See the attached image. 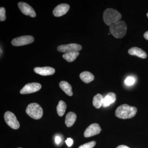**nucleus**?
Returning <instances> with one entry per match:
<instances>
[{
  "label": "nucleus",
  "instance_id": "1",
  "mask_svg": "<svg viewBox=\"0 0 148 148\" xmlns=\"http://www.w3.org/2000/svg\"><path fill=\"white\" fill-rule=\"evenodd\" d=\"M137 112V109L135 107L127 104H123L119 106L115 111L116 116L122 119L132 118Z\"/></svg>",
  "mask_w": 148,
  "mask_h": 148
},
{
  "label": "nucleus",
  "instance_id": "2",
  "mask_svg": "<svg viewBox=\"0 0 148 148\" xmlns=\"http://www.w3.org/2000/svg\"><path fill=\"white\" fill-rule=\"evenodd\" d=\"M121 18V14L114 9H107L103 13V20L105 23L110 27L119 21Z\"/></svg>",
  "mask_w": 148,
  "mask_h": 148
},
{
  "label": "nucleus",
  "instance_id": "3",
  "mask_svg": "<svg viewBox=\"0 0 148 148\" xmlns=\"http://www.w3.org/2000/svg\"><path fill=\"white\" fill-rule=\"evenodd\" d=\"M127 29V25L125 21H119L110 26V32L115 38H121L125 36Z\"/></svg>",
  "mask_w": 148,
  "mask_h": 148
},
{
  "label": "nucleus",
  "instance_id": "4",
  "mask_svg": "<svg viewBox=\"0 0 148 148\" xmlns=\"http://www.w3.org/2000/svg\"><path fill=\"white\" fill-rule=\"evenodd\" d=\"M26 112L29 116L35 119H40L43 115L42 108L36 103H31L28 105Z\"/></svg>",
  "mask_w": 148,
  "mask_h": 148
},
{
  "label": "nucleus",
  "instance_id": "5",
  "mask_svg": "<svg viewBox=\"0 0 148 148\" xmlns=\"http://www.w3.org/2000/svg\"><path fill=\"white\" fill-rule=\"evenodd\" d=\"M4 119L7 124L12 129H18L20 127V124L16 116L11 112H6L4 114Z\"/></svg>",
  "mask_w": 148,
  "mask_h": 148
},
{
  "label": "nucleus",
  "instance_id": "6",
  "mask_svg": "<svg viewBox=\"0 0 148 148\" xmlns=\"http://www.w3.org/2000/svg\"><path fill=\"white\" fill-rule=\"evenodd\" d=\"M34 40V37L31 36H24L14 39L12 44L15 46H20L32 43Z\"/></svg>",
  "mask_w": 148,
  "mask_h": 148
},
{
  "label": "nucleus",
  "instance_id": "7",
  "mask_svg": "<svg viewBox=\"0 0 148 148\" xmlns=\"http://www.w3.org/2000/svg\"><path fill=\"white\" fill-rule=\"evenodd\" d=\"M41 85L38 83H31L27 84L20 90L21 94H29L38 91L41 88Z\"/></svg>",
  "mask_w": 148,
  "mask_h": 148
},
{
  "label": "nucleus",
  "instance_id": "8",
  "mask_svg": "<svg viewBox=\"0 0 148 148\" xmlns=\"http://www.w3.org/2000/svg\"><path fill=\"white\" fill-rule=\"evenodd\" d=\"M82 49V47L81 46L75 43L61 45L57 47V50L58 51L65 53L71 51H78Z\"/></svg>",
  "mask_w": 148,
  "mask_h": 148
},
{
  "label": "nucleus",
  "instance_id": "9",
  "mask_svg": "<svg viewBox=\"0 0 148 148\" xmlns=\"http://www.w3.org/2000/svg\"><path fill=\"white\" fill-rule=\"evenodd\" d=\"M101 130V127L99 124L92 123L86 129L84 135L85 138H89L99 134Z\"/></svg>",
  "mask_w": 148,
  "mask_h": 148
},
{
  "label": "nucleus",
  "instance_id": "10",
  "mask_svg": "<svg viewBox=\"0 0 148 148\" xmlns=\"http://www.w3.org/2000/svg\"><path fill=\"white\" fill-rule=\"evenodd\" d=\"M19 9L24 14L32 17L36 16V13L34 9L27 3L20 2L18 3Z\"/></svg>",
  "mask_w": 148,
  "mask_h": 148
},
{
  "label": "nucleus",
  "instance_id": "11",
  "mask_svg": "<svg viewBox=\"0 0 148 148\" xmlns=\"http://www.w3.org/2000/svg\"><path fill=\"white\" fill-rule=\"evenodd\" d=\"M70 6L67 4H61L57 5L53 10V13L54 16L59 17L66 14L69 11Z\"/></svg>",
  "mask_w": 148,
  "mask_h": 148
},
{
  "label": "nucleus",
  "instance_id": "12",
  "mask_svg": "<svg viewBox=\"0 0 148 148\" xmlns=\"http://www.w3.org/2000/svg\"><path fill=\"white\" fill-rule=\"evenodd\" d=\"M35 73L42 76L51 75L55 73V69L50 67H36L34 69Z\"/></svg>",
  "mask_w": 148,
  "mask_h": 148
},
{
  "label": "nucleus",
  "instance_id": "13",
  "mask_svg": "<svg viewBox=\"0 0 148 148\" xmlns=\"http://www.w3.org/2000/svg\"><path fill=\"white\" fill-rule=\"evenodd\" d=\"M128 52L130 55L136 56L140 58H145L147 57L146 52L139 47H132L128 50Z\"/></svg>",
  "mask_w": 148,
  "mask_h": 148
},
{
  "label": "nucleus",
  "instance_id": "14",
  "mask_svg": "<svg viewBox=\"0 0 148 148\" xmlns=\"http://www.w3.org/2000/svg\"><path fill=\"white\" fill-rule=\"evenodd\" d=\"M116 100V94L114 92H109L104 98L103 107L104 108L108 107L111 104L114 103L115 101Z\"/></svg>",
  "mask_w": 148,
  "mask_h": 148
},
{
  "label": "nucleus",
  "instance_id": "15",
  "mask_svg": "<svg viewBox=\"0 0 148 148\" xmlns=\"http://www.w3.org/2000/svg\"><path fill=\"white\" fill-rule=\"evenodd\" d=\"M77 119V116L73 112H69L67 114L65 119V123L68 127H71L74 124Z\"/></svg>",
  "mask_w": 148,
  "mask_h": 148
},
{
  "label": "nucleus",
  "instance_id": "16",
  "mask_svg": "<svg viewBox=\"0 0 148 148\" xmlns=\"http://www.w3.org/2000/svg\"><path fill=\"white\" fill-rule=\"evenodd\" d=\"M60 88L64 91L67 95L71 96L73 95L72 87L71 85L67 82L61 81L59 83Z\"/></svg>",
  "mask_w": 148,
  "mask_h": 148
},
{
  "label": "nucleus",
  "instance_id": "17",
  "mask_svg": "<svg viewBox=\"0 0 148 148\" xmlns=\"http://www.w3.org/2000/svg\"><path fill=\"white\" fill-rule=\"evenodd\" d=\"M80 78L85 83H89L94 79L93 75L90 72L84 71L80 74Z\"/></svg>",
  "mask_w": 148,
  "mask_h": 148
},
{
  "label": "nucleus",
  "instance_id": "18",
  "mask_svg": "<svg viewBox=\"0 0 148 148\" xmlns=\"http://www.w3.org/2000/svg\"><path fill=\"white\" fill-rule=\"evenodd\" d=\"M104 102V98L101 94H96L93 97L92 104L96 108L99 109L103 106Z\"/></svg>",
  "mask_w": 148,
  "mask_h": 148
},
{
  "label": "nucleus",
  "instance_id": "19",
  "mask_svg": "<svg viewBox=\"0 0 148 148\" xmlns=\"http://www.w3.org/2000/svg\"><path fill=\"white\" fill-rule=\"evenodd\" d=\"M79 51H71L64 53L63 58L69 62H73L75 60L77 57L79 55Z\"/></svg>",
  "mask_w": 148,
  "mask_h": 148
},
{
  "label": "nucleus",
  "instance_id": "20",
  "mask_svg": "<svg viewBox=\"0 0 148 148\" xmlns=\"http://www.w3.org/2000/svg\"><path fill=\"white\" fill-rule=\"evenodd\" d=\"M66 103L64 101H59L57 106V113L60 116H62L64 114L66 109Z\"/></svg>",
  "mask_w": 148,
  "mask_h": 148
},
{
  "label": "nucleus",
  "instance_id": "21",
  "mask_svg": "<svg viewBox=\"0 0 148 148\" xmlns=\"http://www.w3.org/2000/svg\"><path fill=\"white\" fill-rule=\"evenodd\" d=\"M95 145H96V142L95 141H92L82 145L79 146L78 148H92L94 147Z\"/></svg>",
  "mask_w": 148,
  "mask_h": 148
},
{
  "label": "nucleus",
  "instance_id": "22",
  "mask_svg": "<svg viewBox=\"0 0 148 148\" xmlns=\"http://www.w3.org/2000/svg\"><path fill=\"white\" fill-rule=\"evenodd\" d=\"M135 82V79L132 77H127L125 80V83L127 86H131L134 84Z\"/></svg>",
  "mask_w": 148,
  "mask_h": 148
},
{
  "label": "nucleus",
  "instance_id": "23",
  "mask_svg": "<svg viewBox=\"0 0 148 148\" xmlns=\"http://www.w3.org/2000/svg\"><path fill=\"white\" fill-rule=\"evenodd\" d=\"M6 19L5 9L3 7L0 8V20L1 21H5Z\"/></svg>",
  "mask_w": 148,
  "mask_h": 148
},
{
  "label": "nucleus",
  "instance_id": "24",
  "mask_svg": "<svg viewBox=\"0 0 148 148\" xmlns=\"http://www.w3.org/2000/svg\"><path fill=\"white\" fill-rule=\"evenodd\" d=\"M73 143V140H72L71 138H68L66 141V145L69 147H71Z\"/></svg>",
  "mask_w": 148,
  "mask_h": 148
},
{
  "label": "nucleus",
  "instance_id": "25",
  "mask_svg": "<svg viewBox=\"0 0 148 148\" xmlns=\"http://www.w3.org/2000/svg\"><path fill=\"white\" fill-rule=\"evenodd\" d=\"M55 143L57 145H58L61 142V138L59 136H56L55 138Z\"/></svg>",
  "mask_w": 148,
  "mask_h": 148
},
{
  "label": "nucleus",
  "instance_id": "26",
  "mask_svg": "<svg viewBox=\"0 0 148 148\" xmlns=\"http://www.w3.org/2000/svg\"><path fill=\"white\" fill-rule=\"evenodd\" d=\"M144 37L146 40H148V31L146 32L144 34Z\"/></svg>",
  "mask_w": 148,
  "mask_h": 148
},
{
  "label": "nucleus",
  "instance_id": "27",
  "mask_svg": "<svg viewBox=\"0 0 148 148\" xmlns=\"http://www.w3.org/2000/svg\"><path fill=\"white\" fill-rule=\"evenodd\" d=\"M116 148H130L127 146L124 145H121L119 146Z\"/></svg>",
  "mask_w": 148,
  "mask_h": 148
},
{
  "label": "nucleus",
  "instance_id": "28",
  "mask_svg": "<svg viewBox=\"0 0 148 148\" xmlns=\"http://www.w3.org/2000/svg\"><path fill=\"white\" fill-rule=\"evenodd\" d=\"M147 17H148V12L147 14Z\"/></svg>",
  "mask_w": 148,
  "mask_h": 148
},
{
  "label": "nucleus",
  "instance_id": "29",
  "mask_svg": "<svg viewBox=\"0 0 148 148\" xmlns=\"http://www.w3.org/2000/svg\"><path fill=\"white\" fill-rule=\"evenodd\" d=\"M21 148L19 147V148Z\"/></svg>",
  "mask_w": 148,
  "mask_h": 148
}]
</instances>
